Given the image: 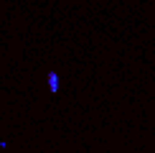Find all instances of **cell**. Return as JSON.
Wrapping results in <instances>:
<instances>
[{"label": "cell", "instance_id": "1", "mask_svg": "<svg viewBox=\"0 0 155 153\" xmlns=\"http://www.w3.org/2000/svg\"><path fill=\"white\" fill-rule=\"evenodd\" d=\"M48 89L51 92H59V74L56 72H48Z\"/></svg>", "mask_w": 155, "mask_h": 153}]
</instances>
